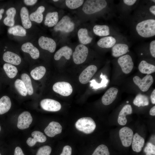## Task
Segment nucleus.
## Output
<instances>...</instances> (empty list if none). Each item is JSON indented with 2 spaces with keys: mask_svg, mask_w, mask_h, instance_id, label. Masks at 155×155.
Returning <instances> with one entry per match:
<instances>
[{
  "mask_svg": "<svg viewBox=\"0 0 155 155\" xmlns=\"http://www.w3.org/2000/svg\"><path fill=\"white\" fill-rule=\"evenodd\" d=\"M78 34L79 41L82 44L84 45L89 44L92 40V38L89 35L88 30L86 28L80 29Z\"/></svg>",
  "mask_w": 155,
  "mask_h": 155,
  "instance_id": "nucleus-31",
  "label": "nucleus"
},
{
  "mask_svg": "<svg viewBox=\"0 0 155 155\" xmlns=\"http://www.w3.org/2000/svg\"><path fill=\"white\" fill-rule=\"evenodd\" d=\"M37 0H24L23 1L24 3L27 6H33L38 1Z\"/></svg>",
  "mask_w": 155,
  "mask_h": 155,
  "instance_id": "nucleus-45",
  "label": "nucleus"
},
{
  "mask_svg": "<svg viewBox=\"0 0 155 155\" xmlns=\"http://www.w3.org/2000/svg\"><path fill=\"white\" fill-rule=\"evenodd\" d=\"M32 118L30 113L25 111L21 113L18 116L17 127L20 129L28 128L32 121Z\"/></svg>",
  "mask_w": 155,
  "mask_h": 155,
  "instance_id": "nucleus-13",
  "label": "nucleus"
},
{
  "mask_svg": "<svg viewBox=\"0 0 155 155\" xmlns=\"http://www.w3.org/2000/svg\"><path fill=\"white\" fill-rule=\"evenodd\" d=\"M75 125L78 130L86 134L92 133L96 127L95 123L90 117H84L79 119Z\"/></svg>",
  "mask_w": 155,
  "mask_h": 155,
  "instance_id": "nucleus-3",
  "label": "nucleus"
},
{
  "mask_svg": "<svg viewBox=\"0 0 155 155\" xmlns=\"http://www.w3.org/2000/svg\"><path fill=\"white\" fill-rule=\"evenodd\" d=\"M92 155H110V152L106 146L101 144L97 147Z\"/></svg>",
  "mask_w": 155,
  "mask_h": 155,
  "instance_id": "nucleus-38",
  "label": "nucleus"
},
{
  "mask_svg": "<svg viewBox=\"0 0 155 155\" xmlns=\"http://www.w3.org/2000/svg\"><path fill=\"white\" fill-rule=\"evenodd\" d=\"M7 32L15 38H25L28 34L27 30L19 24L9 27L8 29Z\"/></svg>",
  "mask_w": 155,
  "mask_h": 155,
  "instance_id": "nucleus-15",
  "label": "nucleus"
},
{
  "mask_svg": "<svg viewBox=\"0 0 155 155\" xmlns=\"http://www.w3.org/2000/svg\"><path fill=\"white\" fill-rule=\"evenodd\" d=\"M53 1H55V2H57V1H59V0H53Z\"/></svg>",
  "mask_w": 155,
  "mask_h": 155,
  "instance_id": "nucleus-52",
  "label": "nucleus"
},
{
  "mask_svg": "<svg viewBox=\"0 0 155 155\" xmlns=\"http://www.w3.org/2000/svg\"><path fill=\"white\" fill-rule=\"evenodd\" d=\"M136 32L142 37L148 38L155 35V20L148 18L138 22L135 27Z\"/></svg>",
  "mask_w": 155,
  "mask_h": 155,
  "instance_id": "nucleus-1",
  "label": "nucleus"
},
{
  "mask_svg": "<svg viewBox=\"0 0 155 155\" xmlns=\"http://www.w3.org/2000/svg\"><path fill=\"white\" fill-rule=\"evenodd\" d=\"M62 130V126L59 123L53 121L45 128L44 132L48 136L53 137L56 135L60 133Z\"/></svg>",
  "mask_w": 155,
  "mask_h": 155,
  "instance_id": "nucleus-17",
  "label": "nucleus"
},
{
  "mask_svg": "<svg viewBox=\"0 0 155 155\" xmlns=\"http://www.w3.org/2000/svg\"><path fill=\"white\" fill-rule=\"evenodd\" d=\"M21 48L23 52L29 54L32 59H36L39 57L38 49L31 42L27 41L23 43Z\"/></svg>",
  "mask_w": 155,
  "mask_h": 155,
  "instance_id": "nucleus-14",
  "label": "nucleus"
},
{
  "mask_svg": "<svg viewBox=\"0 0 155 155\" xmlns=\"http://www.w3.org/2000/svg\"><path fill=\"white\" fill-rule=\"evenodd\" d=\"M138 69L142 73L150 74L155 71V66L144 60L141 61L138 66Z\"/></svg>",
  "mask_w": 155,
  "mask_h": 155,
  "instance_id": "nucleus-30",
  "label": "nucleus"
},
{
  "mask_svg": "<svg viewBox=\"0 0 155 155\" xmlns=\"http://www.w3.org/2000/svg\"><path fill=\"white\" fill-rule=\"evenodd\" d=\"M71 48L67 46H63L59 49L55 53L54 59L56 61L59 60L63 56L67 60L70 59L72 54Z\"/></svg>",
  "mask_w": 155,
  "mask_h": 155,
  "instance_id": "nucleus-28",
  "label": "nucleus"
},
{
  "mask_svg": "<svg viewBox=\"0 0 155 155\" xmlns=\"http://www.w3.org/2000/svg\"><path fill=\"white\" fill-rule=\"evenodd\" d=\"M0 155H1V153H0Z\"/></svg>",
  "mask_w": 155,
  "mask_h": 155,
  "instance_id": "nucleus-55",
  "label": "nucleus"
},
{
  "mask_svg": "<svg viewBox=\"0 0 155 155\" xmlns=\"http://www.w3.org/2000/svg\"><path fill=\"white\" fill-rule=\"evenodd\" d=\"M72 149L71 147L68 145L64 146L62 152L60 155H71Z\"/></svg>",
  "mask_w": 155,
  "mask_h": 155,
  "instance_id": "nucleus-43",
  "label": "nucleus"
},
{
  "mask_svg": "<svg viewBox=\"0 0 155 155\" xmlns=\"http://www.w3.org/2000/svg\"><path fill=\"white\" fill-rule=\"evenodd\" d=\"M53 91L63 96H68L72 93L73 88L69 83L62 82L55 83L53 87Z\"/></svg>",
  "mask_w": 155,
  "mask_h": 155,
  "instance_id": "nucleus-9",
  "label": "nucleus"
},
{
  "mask_svg": "<svg viewBox=\"0 0 155 155\" xmlns=\"http://www.w3.org/2000/svg\"><path fill=\"white\" fill-rule=\"evenodd\" d=\"M149 12L153 15L155 16V5H152L149 8Z\"/></svg>",
  "mask_w": 155,
  "mask_h": 155,
  "instance_id": "nucleus-49",
  "label": "nucleus"
},
{
  "mask_svg": "<svg viewBox=\"0 0 155 155\" xmlns=\"http://www.w3.org/2000/svg\"><path fill=\"white\" fill-rule=\"evenodd\" d=\"M21 78L26 88L28 94L30 95L32 94L34 90L30 77L27 74L24 73L22 74Z\"/></svg>",
  "mask_w": 155,
  "mask_h": 155,
  "instance_id": "nucleus-35",
  "label": "nucleus"
},
{
  "mask_svg": "<svg viewBox=\"0 0 155 155\" xmlns=\"http://www.w3.org/2000/svg\"><path fill=\"white\" fill-rule=\"evenodd\" d=\"M149 50L151 55L154 58L155 57V40H154L150 43Z\"/></svg>",
  "mask_w": 155,
  "mask_h": 155,
  "instance_id": "nucleus-44",
  "label": "nucleus"
},
{
  "mask_svg": "<svg viewBox=\"0 0 155 155\" xmlns=\"http://www.w3.org/2000/svg\"><path fill=\"white\" fill-rule=\"evenodd\" d=\"M137 1L136 0H123V1L125 4L130 6L134 5Z\"/></svg>",
  "mask_w": 155,
  "mask_h": 155,
  "instance_id": "nucleus-47",
  "label": "nucleus"
},
{
  "mask_svg": "<svg viewBox=\"0 0 155 155\" xmlns=\"http://www.w3.org/2000/svg\"><path fill=\"white\" fill-rule=\"evenodd\" d=\"M1 127H0V131H1Z\"/></svg>",
  "mask_w": 155,
  "mask_h": 155,
  "instance_id": "nucleus-54",
  "label": "nucleus"
},
{
  "mask_svg": "<svg viewBox=\"0 0 155 155\" xmlns=\"http://www.w3.org/2000/svg\"><path fill=\"white\" fill-rule=\"evenodd\" d=\"M150 114L152 116L155 115V106H153L150 110L149 112Z\"/></svg>",
  "mask_w": 155,
  "mask_h": 155,
  "instance_id": "nucleus-50",
  "label": "nucleus"
},
{
  "mask_svg": "<svg viewBox=\"0 0 155 155\" xmlns=\"http://www.w3.org/2000/svg\"><path fill=\"white\" fill-rule=\"evenodd\" d=\"M88 53V48L84 45L80 44L76 47L73 54V58L75 63L80 64L86 60Z\"/></svg>",
  "mask_w": 155,
  "mask_h": 155,
  "instance_id": "nucleus-5",
  "label": "nucleus"
},
{
  "mask_svg": "<svg viewBox=\"0 0 155 155\" xmlns=\"http://www.w3.org/2000/svg\"><path fill=\"white\" fill-rule=\"evenodd\" d=\"M145 143L144 138L135 133L133 135L132 142V147L133 150L137 152H140L142 150Z\"/></svg>",
  "mask_w": 155,
  "mask_h": 155,
  "instance_id": "nucleus-25",
  "label": "nucleus"
},
{
  "mask_svg": "<svg viewBox=\"0 0 155 155\" xmlns=\"http://www.w3.org/2000/svg\"><path fill=\"white\" fill-rule=\"evenodd\" d=\"M118 91V89L114 87L108 89L102 97V104L105 105L111 104L116 98Z\"/></svg>",
  "mask_w": 155,
  "mask_h": 155,
  "instance_id": "nucleus-16",
  "label": "nucleus"
},
{
  "mask_svg": "<svg viewBox=\"0 0 155 155\" xmlns=\"http://www.w3.org/2000/svg\"><path fill=\"white\" fill-rule=\"evenodd\" d=\"M3 60L7 63L15 65H18L21 62L20 57L17 54L11 51L5 52L3 55Z\"/></svg>",
  "mask_w": 155,
  "mask_h": 155,
  "instance_id": "nucleus-20",
  "label": "nucleus"
},
{
  "mask_svg": "<svg viewBox=\"0 0 155 155\" xmlns=\"http://www.w3.org/2000/svg\"><path fill=\"white\" fill-rule=\"evenodd\" d=\"M38 43L40 48L50 53H53L56 49V42L51 38L41 36L38 40Z\"/></svg>",
  "mask_w": 155,
  "mask_h": 155,
  "instance_id": "nucleus-10",
  "label": "nucleus"
},
{
  "mask_svg": "<svg viewBox=\"0 0 155 155\" xmlns=\"http://www.w3.org/2000/svg\"><path fill=\"white\" fill-rule=\"evenodd\" d=\"M146 155H155V146L151 143L148 142L144 149Z\"/></svg>",
  "mask_w": 155,
  "mask_h": 155,
  "instance_id": "nucleus-42",
  "label": "nucleus"
},
{
  "mask_svg": "<svg viewBox=\"0 0 155 155\" xmlns=\"http://www.w3.org/2000/svg\"><path fill=\"white\" fill-rule=\"evenodd\" d=\"M84 2L83 0H66L65 4L66 6L71 9H76L82 5Z\"/></svg>",
  "mask_w": 155,
  "mask_h": 155,
  "instance_id": "nucleus-39",
  "label": "nucleus"
},
{
  "mask_svg": "<svg viewBox=\"0 0 155 155\" xmlns=\"http://www.w3.org/2000/svg\"><path fill=\"white\" fill-rule=\"evenodd\" d=\"M107 5L104 0H87L84 4L82 10L86 14H91L105 8Z\"/></svg>",
  "mask_w": 155,
  "mask_h": 155,
  "instance_id": "nucleus-2",
  "label": "nucleus"
},
{
  "mask_svg": "<svg viewBox=\"0 0 155 155\" xmlns=\"http://www.w3.org/2000/svg\"><path fill=\"white\" fill-rule=\"evenodd\" d=\"M40 104L44 110L51 112H55L60 110L61 105L58 102L55 100L46 98L42 100Z\"/></svg>",
  "mask_w": 155,
  "mask_h": 155,
  "instance_id": "nucleus-12",
  "label": "nucleus"
},
{
  "mask_svg": "<svg viewBox=\"0 0 155 155\" xmlns=\"http://www.w3.org/2000/svg\"><path fill=\"white\" fill-rule=\"evenodd\" d=\"M16 13V8L13 7L9 8L6 11L7 16L3 20L4 24L9 27L15 25V17Z\"/></svg>",
  "mask_w": 155,
  "mask_h": 155,
  "instance_id": "nucleus-22",
  "label": "nucleus"
},
{
  "mask_svg": "<svg viewBox=\"0 0 155 155\" xmlns=\"http://www.w3.org/2000/svg\"><path fill=\"white\" fill-rule=\"evenodd\" d=\"M93 31L96 35L99 36H108L110 34V29L106 25H96L94 26Z\"/></svg>",
  "mask_w": 155,
  "mask_h": 155,
  "instance_id": "nucleus-29",
  "label": "nucleus"
},
{
  "mask_svg": "<svg viewBox=\"0 0 155 155\" xmlns=\"http://www.w3.org/2000/svg\"><path fill=\"white\" fill-rule=\"evenodd\" d=\"M51 150V147L47 145L44 146L38 149L36 155H50Z\"/></svg>",
  "mask_w": 155,
  "mask_h": 155,
  "instance_id": "nucleus-40",
  "label": "nucleus"
},
{
  "mask_svg": "<svg viewBox=\"0 0 155 155\" xmlns=\"http://www.w3.org/2000/svg\"><path fill=\"white\" fill-rule=\"evenodd\" d=\"M16 88L22 96H26L28 94L27 90L23 81L19 79H17L14 82Z\"/></svg>",
  "mask_w": 155,
  "mask_h": 155,
  "instance_id": "nucleus-37",
  "label": "nucleus"
},
{
  "mask_svg": "<svg viewBox=\"0 0 155 155\" xmlns=\"http://www.w3.org/2000/svg\"><path fill=\"white\" fill-rule=\"evenodd\" d=\"M46 72L45 68L43 66H40L32 70L30 72V75L33 79L38 80L44 76Z\"/></svg>",
  "mask_w": 155,
  "mask_h": 155,
  "instance_id": "nucleus-34",
  "label": "nucleus"
},
{
  "mask_svg": "<svg viewBox=\"0 0 155 155\" xmlns=\"http://www.w3.org/2000/svg\"><path fill=\"white\" fill-rule=\"evenodd\" d=\"M150 99L152 103L153 104H155V89L152 92L150 95Z\"/></svg>",
  "mask_w": 155,
  "mask_h": 155,
  "instance_id": "nucleus-48",
  "label": "nucleus"
},
{
  "mask_svg": "<svg viewBox=\"0 0 155 155\" xmlns=\"http://www.w3.org/2000/svg\"><path fill=\"white\" fill-rule=\"evenodd\" d=\"M129 49L127 44L117 43L112 48V55L114 57H120L126 54L128 51Z\"/></svg>",
  "mask_w": 155,
  "mask_h": 155,
  "instance_id": "nucleus-21",
  "label": "nucleus"
},
{
  "mask_svg": "<svg viewBox=\"0 0 155 155\" xmlns=\"http://www.w3.org/2000/svg\"><path fill=\"white\" fill-rule=\"evenodd\" d=\"M101 78L102 79V80L100 83L98 84L94 80H93L90 81L91 83L90 86L91 87H93V88L98 89L102 87L105 85L106 84V80L104 76H103L102 73L100 76Z\"/></svg>",
  "mask_w": 155,
  "mask_h": 155,
  "instance_id": "nucleus-41",
  "label": "nucleus"
},
{
  "mask_svg": "<svg viewBox=\"0 0 155 155\" xmlns=\"http://www.w3.org/2000/svg\"><path fill=\"white\" fill-rule=\"evenodd\" d=\"M129 102V101H126V102H127V103H128Z\"/></svg>",
  "mask_w": 155,
  "mask_h": 155,
  "instance_id": "nucleus-53",
  "label": "nucleus"
},
{
  "mask_svg": "<svg viewBox=\"0 0 155 155\" xmlns=\"http://www.w3.org/2000/svg\"><path fill=\"white\" fill-rule=\"evenodd\" d=\"M132 113V108L130 105L127 104L124 106L119 114L117 120L118 123L120 125H125L127 121L126 116Z\"/></svg>",
  "mask_w": 155,
  "mask_h": 155,
  "instance_id": "nucleus-23",
  "label": "nucleus"
},
{
  "mask_svg": "<svg viewBox=\"0 0 155 155\" xmlns=\"http://www.w3.org/2000/svg\"><path fill=\"white\" fill-rule=\"evenodd\" d=\"M45 10L44 6L42 5L39 6L35 11L30 14V18L31 21L38 24L41 23L43 20V13Z\"/></svg>",
  "mask_w": 155,
  "mask_h": 155,
  "instance_id": "nucleus-26",
  "label": "nucleus"
},
{
  "mask_svg": "<svg viewBox=\"0 0 155 155\" xmlns=\"http://www.w3.org/2000/svg\"><path fill=\"white\" fill-rule=\"evenodd\" d=\"M133 81L142 91L145 92L149 90L154 82V79L151 75L147 74L142 79L137 76H135Z\"/></svg>",
  "mask_w": 155,
  "mask_h": 155,
  "instance_id": "nucleus-6",
  "label": "nucleus"
},
{
  "mask_svg": "<svg viewBox=\"0 0 155 155\" xmlns=\"http://www.w3.org/2000/svg\"><path fill=\"white\" fill-rule=\"evenodd\" d=\"M116 38L112 36H106L99 39L97 42L98 45L104 48H112L116 43Z\"/></svg>",
  "mask_w": 155,
  "mask_h": 155,
  "instance_id": "nucleus-24",
  "label": "nucleus"
},
{
  "mask_svg": "<svg viewBox=\"0 0 155 155\" xmlns=\"http://www.w3.org/2000/svg\"><path fill=\"white\" fill-rule=\"evenodd\" d=\"M33 138H28L27 141V144L30 147L34 146L37 142L43 143L46 140V136L42 132L38 131H33L31 133Z\"/></svg>",
  "mask_w": 155,
  "mask_h": 155,
  "instance_id": "nucleus-19",
  "label": "nucleus"
},
{
  "mask_svg": "<svg viewBox=\"0 0 155 155\" xmlns=\"http://www.w3.org/2000/svg\"><path fill=\"white\" fill-rule=\"evenodd\" d=\"M3 68L7 75L11 78H14L18 72L17 68L16 67L9 63L4 64Z\"/></svg>",
  "mask_w": 155,
  "mask_h": 155,
  "instance_id": "nucleus-36",
  "label": "nucleus"
},
{
  "mask_svg": "<svg viewBox=\"0 0 155 155\" xmlns=\"http://www.w3.org/2000/svg\"><path fill=\"white\" fill-rule=\"evenodd\" d=\"M117 62L122 71L125 74L129 73L133 68L134 64L132 58L129 55H125L120 57Z\"/></svg>",
  "mask_w": 155,
  "mask_h": 155,
  "instance_id": "nucleus-8",
  "label": "nucleus"
},
{
  "mask_svg": "<svg viewBox=\"0 0 155 155\" xmlns=\"http://www.w3.org/2000/svg\"><path fill=\"white\" fill-rule=\"evenodd\" d=\"M14 155H25L21 148L18 146L16 147L15 149Z\"/></svg>",
  "mask_w": 155,
  "mask_h": 155,
  "instance_id": "nucleus-46",
  "label": "nucleus"
},
{
  "mask_svg": "<svg viewBox=\"0 0 155 155\" xmlns=\"http://www.w3.org/2000/svg\"><path fill=\"white\" fill-rule=\"evenodd\" d=\"M30 14L27 8L22 6L20 10V16L22 26L26 30L31 28L32 26V21L30 18Z\"/></svg>",
  "mask_w": 155,
  "mask_h": 155,
  "instance_id": "nucleus-18",
  "label": "nucleus"
},
{
  "mask_svg": "<svg viewBox=\"0 0 155 155\" xmlns=\"http://www.w3.org/2000/svg\"><path fill=\"white\" fill-rule=\"evenodd\" d=\"M97 70L96 66L91 65L85 69L80 75L79 80L82 84H86L88 83Z\"/></svg>",
  "mask_w": 155,
  "mask_h": 155,
  "instance_id": "nucleus-11",
  "label": "nucleus"
},
{
  "mask_svg": "<svg viewBox=\"0 0 155 155\" xmlns=\"http://www.w3.org/2000/svg\"><path fill=\"white\" fill-rule=\"evenodd\" d=\"M59 16L58 12L54 11L47 13L44 21L45 26L49 27L55 26L58 22Z\"/></svg>",
  "mask_w": 155,
  "mask_h": 155,
  "instance_id": "nucleus-27",
  "label": "nucleus"
},
{
  "mask_svg": "<svg viewBox=\"0 0 155 155\" xmlns=\"http://www.w3.org/2000/svg\"><path fill=\"white\" fill-rule=\"evenodd\" d=\"M133 103L134 105L139 107L148 106L149 104V98L145 95L138 94L134 99Z\"/></svg>",
  "mask_w": 155,
  "mask_h": 155,
  "instance_id": "nucleus-33",
  "label": "nucleus"
},
{
  "mask_svg": "<svg viewBox=\"0 0 155 155\" xmlns=\"http://www.w3.org/2000/svg\"><path fill=\"white\" fill-rule=\"evenodd\" d=\"M133 135L132 130L128 127H122L119 131V136L122 144L125 147H129L131 145Z\"/></svg>",
  "mask_w": 155,
  "mask_h": 155,
  "instance_id": "nucleus-7",
  "label": "nucleus"
},
{
  "mask_svg": "<svg viewBox=\"0 0 155 155\" xmlns=\"http://www.w3.org/2000/svg\"><path fill=\"white\" fill-rule=\"evenodd\" d=\"M11 102L10 98L4 96L0 99V115L3 114L7 112L11 106Z\"/></svg>",
  "mask_w": 155,
  "mask_h": 155,
  "instance_id": "nucleus-32",
  "label": "nucleus"
},
{
  "mask_svg": "<svg viewBox=\"0 0 155 155\" xmlns=\"http://www.w3.org/2000/svg\"><path fill=\"white\" fill-rule=\"evenodd\" d=\"M75 28V24L68 16H65L54 26L53 29L55 32L60 31L65 33L72 31Z\"/></svg>",
  "mask_w": 155,
  "mask_h": 155,
  "instance_id": "nucleus-4",
  "label": "nucleus"
},
{
  "mask_svg": "<svg viewBox=\"0 0 155 155\" xmlns=\"http://www.w3.org/2000/svg\"><path fill=\"white\" fill-rule=\"evenodd\" d=\"M4 9L3 8L0 9V20H1L2 18V14L4 13Z\"/></svg>",
  "mask_w": 155,
  "mask_h": 155,
  "instance_id": "nucleus-51",
  "label": "nucleus"
}]
</instances>
